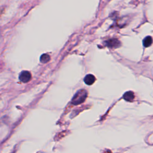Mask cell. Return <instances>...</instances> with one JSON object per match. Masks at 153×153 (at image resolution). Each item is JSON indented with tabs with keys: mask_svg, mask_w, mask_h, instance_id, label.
I'll list each match as a JSON object with an SVG mask.
<instances>
[{
	"mask_svg": "<svg viewBox=\"0 0 153 153\" xmlns=\"http://www.w3.org/2000/svg\"><path fill=\"white\" fill-rule=\"evenodd\" d=\"M31 74L27 71H23L22 72H20L19 75V79L24 83H26L29 82L31 79Z\"/></svg>",
	"mask_w": 153,
	"mask_h": 153,
	"instance_id": "obj_2",
	"label": "cell"
},
{
	"mask_svg": "<svg viewBox=\"0 0 153 153\" xmlns=\"http://www.w3.org/2000/svg\"><path fill=\"white\" fill-rule=\"evenodd\" d=\"M107 44L110 47H117L119 46L120 42L117 39H112L109 40L107 42Z\"/></svg>",
	"mask_w": 153,
	"mask_h": 153,
	"instance_id": "obj_5",
	"label": "cell"
},
{
	"mask_svg": "<svg viewBox=\"0 0 153 153\" xmlns=\"http://www.w3.org/2000/svg\"><path fill=\"white\" fill-rule=\"evenodd\" d=\"M50 60V56L48 54H43L40 57V61L41 63H46Z\"/></svg>",
	"mask_w": 153,
	"mask_h": 153,
	"instance_id": "obj_7",
	"label": "cell"
},
{
	"mask_svg": "<svg viewBox=\"0 0 153 153\" xmlns=\"http://www.w3.org/2000/svg\"><path fill=\"white\" fill-rule=\"evenodd\" d=\"M123 98L127 102H131L134 98V95L133 92L131 91L126 92L123 95Z\"/></svg>",
	"mask_w": 153,
	"mask_h": 153,
	"instance_id": "obj_4",
	"label": "cell"
},
{
	"mask_svg": "<svg viewBox=\"0 0 153 153\" xmlns=\"http://www.w3.org/2000/svg\"><path fill=\"white\" fill-rule=\"evenodd\" d=\"M84 82L87 85H92L96 81V78L92 74H88L84 79Z\"/></svg>",
	"mask_w": 153,
	"mask_h": 153,
	"instance_id": "obj_3",
	"label": "cell"
},
{
	"mask_svg": "<svg viewBox=\"0 0 153 153\" xmlns=\"http://www.w3.org/2000/svg\"><path fill=\"white\" fill-rule=\"evenodd\" d=\"M87 97V91L84 89L78 90L72 99V103L75 105L83 103Z\"/></svg>",
	"mask_w": 153,
	"mask_h": 153,
	"instance_id": "obj_1",
	"label": "cell"
},
{
	"mask_svg": "<svg viewBox=\"0 0 153 153\" xmlns=\"http://www.w3.org/2000/svg\"><path fill=\"white\" fill-rule=\"evenodd\" d=\"M152 42V37L150 36H148L143 41V44L145 47H149Z\"/></svg>",
	"mask_w": 153,
	"mask_h": 153,
	"instance_id": "obj_6",
	"label": "cell"
}]
</instances>
